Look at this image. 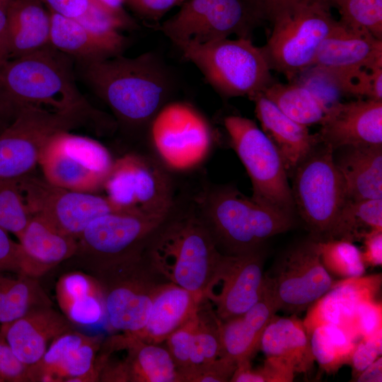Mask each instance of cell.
Segmentation results:
<instances>
[{
	"label": "cell",
	"mask_w": 382,
	"mask_h": 382,
	"mask_svg": "<svg viewBox=\"0 0 382 382\" xmlns=\"http://www.w3.org/2000/svg\"><path fill=\"white\" fill-rule=\"evenodd\" d=\"M79 63L86 81L126 129L149 127L174 91L171 73L151 52Z\"/></svg>",
	"instance_id": "cell-1"
},
{
	"label": "cell",
	"mask_w": 382,
	"mask_h": 382,
	"mask_svg": "<svg viewBox=\"0 0 382 382\" xmlns=\"http://www.w3.org/2000/svg\"><path fill=\"white\" fill-rule=\"evenodd\" d=\"M73 58L49 45L28 54L0 63V91L16 109L35 106L59 112L86 115L105 125L77 88Z\"/></svg>",
	"instance_id": "cell-2"
},
{
	"label": "cell",
	"mask_w": 382,
	"mask_h": 382,
	"mask_svg": "<svg viewBox=\"0 0 382 382\" xmlns=\"http://www.w3.org/2000/svg\"><path fill=\"white\" fill-rule=\"evenodd\" d=\"M145 251L170 282L202 296L221 255L193 199L186 203L175 200Z\"/></svg>",
	"instance_id": "cell-3"
},
{
	"label": "cell",
	"mask_w": 382,
	"mask_h": 382,
	"mask_svg": "<svg viewBox=\"0 0 382 382\" xmlns=\"http://www.w3.org/2000/svg\"><path fill=\"white\" fill-rule=\"evenodd\" d=\"M193 200L222 254L261 249L267 240L294 225L292 214L248 197L231 185H207Z\"/></svg>",
	"instance_id": "cell-4"
},
{
	"label": "cell",
	"mask_w": 382,
	"mask_h": 382,
	"mask_svg": "<svg viewBox=\"0 0 382 382\" xmlns=\"http://www.w3.org/2000/svg\"><path fill=\"white\" fill-rule=\"evenodd\" d=\"M174 45L224 97L250 100L274 82L260 48L252 39L227 37L204 43L185 40Z\"/></svg>",
	"instance_id": "cell-5"
},
{
	"label": "cell",
	"mask_w": 382,
	"mask_h": 382,
	"mask_svg": "<svg viewBox=\"0 0 382 382\" xmlns=\"http://www.w3.org/2000/svg\"><path fill=\"white\" fill-rule=\"evenodd\" d=\"M329 8L320 4H297L277 13L272 29L260 50L270 69L292 82L310 69L324 39L337 23Z\"/></svg>",
	"instance_id": "cell-6"
},
{
	"label": "cell",
	"mask_w": 382,
	"mask_h": 382,
	"mask_svg": "<svg viewBox=\"0 0 382 382\" xmlns=\"http://www.w3.org/2000/svg\"><path fill=\"white\" fill-rule=\"evenodd\" d=\"M95 277L103 291L109 327L129 334L143 329L156 296L171 282L153 265L145 248Z\"/></svg>",
	"instance_id": "cell-7"
},
{
	"label": "cell",
	"mask_w": 382,
	"mask_h": 382,
	"mask_svg": "<svg viewBox=\"0 0 382 382\" xmlns=\"http://www.w3.org/2000/svg\"><path fill=\"white\" fill-rule=\"evenodd\" d=\"M165 218L121 211L100 215L91 221L77 237L75 254L69 260L95 276L107 267L141 253Z\"/></svg>",
	"instance_id": "cell-8"
},
{
	"label": "cell",
	"mask_w": 382,
	"mask_h": 382,
	"mask_svg": "<svg viewBox=\"0 0 382 382\" xmlns=\"http://www.w3.org/2000/svg\"><path fill=\"white\" fill-rule=\"evenodd\" d=\"M100 124L78 112H59L35 106L19 109L0 133V180L17 179L33 173L50 139L60 132Z\"/></svg>",
	"instance_id": "cell-9"
},
{
	"label": "cell",
	"mask_w": 382,
	"mask_h": 382,
	"mask_svg": "<svg viewBox=\"0 0 382 382\" xmlns=\"http://www.w3.org/2000/svg\"><path fill=\"white\" fill-rule=\"evenodd\" d=\"M231 146L250 177L252 197L276 209L293 214L294 203L288 173L278 151L252 120L228 115L224 120Z\"/></svg>",
	"instance_id": "cell-10"
},
{
	"label": "cell",
	"mask_w": 382,
	"mask_h": 382,
	"mask_svg": "<svg viewBox=\"0 0 382 382\" xmlns=\"http://www.w3.org/2000/svg\"><path fill=\"white\" fill-rule=\"evenodd\" d=\"M316 148L294 171L291 188L294 207L313 239L323 240L345 203L347 195L333 158L334 150L326 145L318 151Z\"/></svg>",
	"instance_id": "cell-11"
},
{
	"label": "cell",
	"mask_w": 382,
	"mask_h": 382,
	"mask_svg": "<svg viewBox=\"0 0 382 382\" xmlns=\"http://www.w3.org/2000/svg\"><path fill=\"white\" fill-rule=\"evenodd\" d=\"M164 167L149 156L127 154L114 161L103 190L119 211L165 218L175 198Z\"/></svg>",
	"instance_id": "cell-12"
},
{
	"label": "cell",
	"mask_w": 382,
	"mask_h": 382,
	"mask_svg": "<svg viewBox=\"0 0 382 382\" xmlns=\"http://www.w3.org/2000/svg\"><path fill=\"white\" fill-rule=\"evenodd\" d=\"M114 161L97 140L64 131L50 139L38 165L42 177L54 185L97 193L103 189Z\"/></svg>",
	"instance_id": "cell-13"
},
{
	"label": "cell",
	"mask_w": 382,
	"mask_h": 382,
	"mask_svg": "<svg viewBox=\"0 0 382 382\" xmlns=\"http://www.w3.org/2000/svg\"><path fill=\"white\" fill-rule=\"evenodd\" d=\"M148 128L163 165L175 171L197 167L207 157L213 145L210 125L195 108L185 102H168Z\"/></svg>",
	"instance_id": "cell-14"
},
{
	"label": "cell",
	"mask_w": 382,
	"mask_h": 382,
	"mask_svg": "<svg viewBox=\"0 0 382 382\" xmlns=\"http://www.w3.org/2000/svg\"><path fill=\"white\" fill-rule=\"evenodd\" d=\"M262 22L248 0H187L158 29L174 44L204 43L232 35L252 39Z\"/></svg>",
	"instance_id": "cell-15"
},
{
	"label": "cell",
	"mask_w": 382,
	"mask_h": 382,
	"mask_svg": "<svg viewBox=\"0 0 382 382\" xmlns=\"http://www.w3.org/2000/svg\"><path fill=\"white\" fill-rule=\"evenodd\" d=\"M265 279L277 311L291 315L307 310L336 282L320 260L315 239L286 252Z\"/></svg>",
	"instance_id": "cell-16"
},
{
	"label": "cell",
	"mask_w": 382,
	"mask_h": 382,
	"mask_svg": "<svg viewBox=\"0 0 382 382\" xmlns=\"http://www.w3.org/2000/svg\"><path fill=\"white\" fill-rule=\"evenodd\" d=\"M18 180L32 216L75 239L96 217L119 211L105 195L59 187L33 173Z\"/></svg>",
	"instance_id": "cell-17"
},
{
	"label": "cell",
	"mask_w": 382,
	"mask_h": 382,
	"mask_svg": "<svg viewBox=\"0 0 382 382\" xmlns=\"http://www.w3.org/2000/svg\"><path fill=\"white\" fill-rule=\"evenodd\" d=\"M261 249L235 255L221 253L203 297L221 321L250 308L265 289Z\"/></svg>",
	"instance_id": "cell-18"
},
{
	"label": "cell",
	"mask_w": 382,
	"mask_h": 382,
	"mask_svg": "<svg viewBox=\"0 0 382 382\" xmlns=\"http://www.w3.org/2000/svg\"><path fill=\"white\" fill-rule=\"evenodd\" d=\"M108 340L125 353L115 359L102 351L104 364L99 381L183 382L181 374L170 352L161 344L146 342L122 332Z\"/></svg>",
	"instance_id": "cell-19"
},
{
	"label": "cell",
	"mask_w": 382,
	"mask_h": 382,
	"mask_svg": "<svg viewBox=\"0 0 382 382\" xmlns=\"http://www.w3.org/2000/svg\"><path fill=\"white\" fill-rule=\"evenodd\" d=\"M103 342L71 330L56 337L42 358L28 366L31 382H95L94 364Z\"/></svg>",
	"instance_id": "cell-20"
},
{
	"label": "cell",
	"mask_w": 382,
	"mask_h": 382,
	"mask_svg": "<svg viewBox=\"0 0 382 382\" xmlns=\"http://www.w3.org/2000/svg\"><path fill=\"white\" fill-rule=\"evenodd\" d=\"M320 125L317 134L320 144L333 150L382 145V100L336 101Z\"/></svg>",
	"instance_id": "cell-21"
},
{
	"label": "cell",
	"mask_w": 382,
	"mask_h": 382,
	"mask_svg": "<svg viewBox=\"0 0 382 382\" xmlns=\"http://www.w3.org/2000/svg\"><path fill=\"white\" fill-rule=\"evenodd\" d=\"M381 274L340 279L307 309L303 320L307 332L322 324H332L345 330L355 342L354 321L359 305L376 299Z\"/></svg>",
	"instance_id": "cell-22"
},
{
	"label": "cell",
	"mask_w": 382,
	"mask_h": 382,
	"mask_svg": "<svg viewBox=\"0 0 382 382\" xmlns=\"http://www.w3.org/2000/svg\"><path fill=\"white\" fill-rule=\"evenodd\" d=\"M382 67V40L339 21L320 45L313 66L317 71L374 70Z\"/></svg>",
	"instance_id": "cell-23"
},
{
	"label": "cell",
	"mask_w": 382,
	"mask_h": 382,
	"mask_svg": "<svg viewBox=\"0 0 382 382\" xmlns=\"http://www.w3.org/2000/svg\"><path fill=\"white\" fill-rule=\"evenodd\" d=\"M71 330V323L62 313L46 306L1 324L0 332L19 360L30 366L42 358L56 337Z\"/></svg>",
	"instance_id": "cell-24"
},
{
	"label": "cell",
	"mask_w": 382,
	"mask_h": 382,
	"mask_svg": "<svg viewBox=\"0 0 382 382\" xmlns=\"http://www.w3.org/2000/svg\"><path fill=\"white\" fill-rule=\"evenodd\" d=\"M261 129L280 154L287 173L296 167L320 144L316 134H311L308 127L285 115L262 93L251 99Z\"/></svg>",
	"instance_id": "cell-25"
},
{
	"label": "cell",
	"mask_w": 382,
	"mask_h": 382,
	"mask_svg": "<svg viewBox=\"0 0 382 382\" xmlns=\"http://www.w3.org/2000/svg\"><path fill=\"white\" fill-rule=\"evenodd\" d=\"M18 239L20 274L36 279L69 260L76 250V239L58 231L36 216L31 218Z\"/></svg>",
	"instance_id": "cell-26"
},
{
	"label": "cell",
	"mask_w": 382,
	"mask_h": 382,
	"mask_svg": "<svg viewBox=\"0 0 382 382\" xmlns=\"http://www.w3.org/2000/svg\"><path fill=\"white\" fill-rule=\"evenodd\" d=\"M277 310L266 285L260 299L245 312L221 321V356L236 363L250 360L259 350L262 334Z\"/></svg>",
	"instance_id": "cell-27"
},
{
	"label": "cell",
	"mask_w": 382,
	"mask_h": 382,
	"mask_svg": "<svg viewBox=\"0 0 382 382\" xmlns=\"http://www.w3.org/2000/svg\"><path fill=\"white\" fill-rule=\"evenodd\" d=\"M62 313L72 324L91 326L106 317L104 296L98 279L82 270L62 274L55 286Z\"/></svg>",
	"instance_id": "cell-28"
},
{
	"label": "cell",
	"mask_w": 382,
	"mask_h": 382,
	"mask_svg": "<svg viewBox=\"0 0 382 382\" xmlns=\"http://www.w3.org/2000/svg\"><path fill=\"white\" fill-rule=\"evenodd\" d=\"M203 298L173 282L167 283L156 296L145 326L131 335L149 343L165 342L195 313Z\"/></svg>",
	"instance_id": "cell-29"
},
{
	"label": "cell",
	"mask_w": 382,
	"mask_h": 382,
	"mask_svg": "<svg viewBox=\"0 0 382 382\" xmlns=\"http://www.w3.org/2000/svg\"><path fill=\"white\" fill-rule=\"evenodd\" d=\"M259 349L266 357L281 359L296 374H307L315 361L303 320L295 314L290 317L275 314L262 334Z\"/></svg>",
	"instance_id": "cell-30"
},
{
	"label": "cell",
	"mask_w": 382,
	"mask_h": 382,
	"mask_svg": "<svg viewBox=\"0 0 382 382\" xmlns=\"http://www.w3.org/2000/svg\"><path fill=\"white\" fill-rule=\"evenodd\" d=\"M7 13L8 59L28 54L50 45V13L40 0H13Z\"/></svg>",
	"instance_id": "cell-31"
},
{
	"label": "cell",
	"mask_w": 382,
	"mask_h": 382,
	"mask_svg": "<svg viewBox=\"0 0 382 382\" xmlns=\"http://www.w3.org/2000/svg\"><path fill=\"white\" fill-rule=\"evenodd\" d=\"M50 44L59 51L88 62L121 54L125 45L105 39L86 28L75 18L50 11Z\"/></svg>",
	"instance_id": "cell-32"
},
{
	"label": "cell",
	"mask_w": 382,
	"mask_h": 382,
	"mask_svg": "<svg viewBox=\"0 0 382 382\" xmlns=\"http://www.w3.org/2000/svg\"><path fill=\"white\" fill-rule=\"evenodd\" d=\"M335 162L352 200L382 199V145L348 148Z\"/></svg>",
	"instance_id": "cell-33"
},
{
	"label": "cell",
	"mask_w": 382,
	"mask_h": 382,
	"mask_svg": "<svg viewBox=\"0 0 382 382\" xmlns=\"http://www.w3.org/2000/svg\"><path fill=\"white\" fill-rule=\"evenodd\" d=\"M262 94L285 115L306 127L320 125L329 105L304 83L273 82Z\"/></svg>",
	"instance_id": "cell-34"
},
{
	"label": "cell",
	"mask_w": 382,
	"mask_h": 382,
	"mask_svg": "<svg viewBox=\"0 0 382 382\" xmlns=\"http://www.w3.org/2000/svg\"><path fill=\"white\" fill-rule=\"evenodd\" d=\"M0 272V323L12 322L30 311L52 302L36 278L22 274L16 277Z\"/></svg>",
	"instance_id": "cell-35"
},
{
	"label": "cell",
	"mask_w": 382,
	"mask_h": 382,
	"mask_svg": "<svg viewBox=\"0 0 382 382\" xmlns=\"http://www.w3.org/2000/svg\"><path fill=\"white\" fill-rule=\"evenodd\" d=\"M372 231H382V199H347L323 240L360 241Z\"/></svg>",
	"instance_id": "cell-36"
},
{
	"label": "cell",
	"mask_w": 382,
	"mask_h": 382,
	"mask_svg": "<svg viewBox=\"0 0 382 382\" xmlns=\"http://www.w3.org/2000/svg\"><path fill=\"white\" fill-rule=\"evenodd\" d=\"M315 361L326 373L335 374L349 364L357 342L338 326L322 324L308 332Z\"/></svg>",
	"instance_id": "cell-37"
},
{
	"label": "cell",
	"mask_w": 382,
	"mask_h": 382,
	"mask_svg": "<svg viewBox=\"0 0 382 382\" xmlns=\"http://www.w3.org/2000/svg\"><path fill=\"white\" fill-rule=\"evenodd\" d=\"M221 320L209 302L203 298L195 314V323L191 337L190 364L187 370L213 361L221 354ZM183 379V378H182Z\"/></svg>",
	"instance_id": "cell-38"
},
{
	"label": "cell",
	"mask_w": 382,
	"mask_h": 382,
	"mask_svg": "<svg viewBox=\"0 0 382 382\" xmlns=\"http://www.w3.org/2000/svg\"><path fill=\"white\" fill-rule=\"evenodd\" d=\"M320 260L332 276L346 279L363 276L366 265L361 250L345 240H316Z\"/></svg>",
	"instance_id": "cell-39"
},
{
	"label": "cell",
	"mask_w": 382,
	"mask_h": 382,
	"mask_svg": "<svg viewBox=\"0 0 382 382\" xmlns=\"http://www.w3.org/2000/svg\"><path fill=\"white\" fill-rule=\"evenodd\" d=\"M315 73L323 76L338 92L382 100V67L374 70H315Z\"/></svg>",
	"instance_id": "cell-40"
},
{
	"label": "cell",
	"mask_w": 382,
	"mask_h": 382,
	"mask_svg": "<svg viewBox=\"0 0 382 382\" xmlns=\"http://www.w3.org/2000/svg\"><path fill=\"white\" fill-rule=\"evenodd\" d=\"M33 217L18 180H0V227L18 238Z\"/></svg>",
	"instance_id": "cell-41"
},
{
	"label": "cell",
	"mask_w": 382,
	"mask_h": 382,
	"mask_svg": "<svg viewBox=\"0 0 382 382\" xmlns=\"http://www.w3.org/2000/svg\"><path fill=\"white\" fill-rule=\"evenodd\" d=\"M337 8L341 23L382 40V0H341Z\"/></svg>",
	"instance_id": "cell-42"
},
{
	"label": "cell",
	"mask_w": 382,
	"mask_h": 382,
	"mask_svg": "<svg viewBox=\"0 0 382 382\" xmlns=\"http://www.w3.org/2000/svg\"><path fill=\"white\" fill-rule=\"evenodd\" d=\"M296 373L285 362L275 357H266L263 364L253 368L250 360L237 363L231 382H291Z\"/></svg>",
	"instance_id": "cell-43"
},
{
	"label": "cell",
	"mask_w": 382,
	"mask_h": 382,
	"mask_svg": "<svg viewBox=\"0 0 382 382\" xmlns=\"http://www.w3.org/2000/svg\"><path fill=\"white\" fill-rule=\"evenodd\" d=\"M233 359L221 356L212 362L183 374V382H227L236 368Z\"/></svg>",
	"instance_id": "cell-44"
},
{
	"label": "cell",
	"mask_w": 382,
	"mask_h": 382,
	"mask_svg": "<svg viewBox=\"0 0 382 382\" xmlns=\"http://www.w3.org/2000/svg\"><path fill=\"white\" fill-rule=\"evenodd\" d=\"M382 330L372 335L362 337L355 344L350 364L352 381L381 355Z\"/></svg>",
	"instance_id": "cell-45"
},
{
	"label": "cell",
	"mask_w": 382,
	"mask_h": 382,
	"mask_svg": "<svg viewBox=\"0 0 382 382\" xmlns=\"http://www.w3.org/2000/svg\"><path fill=\"white\" fill-rule=\"evenodd\" d=\"M382 330V304L376 299L361 303L354 321V335L358 341L362 337L374 335Z\"/></svg>",
	"instance_id": "cell-46"
},
{
	"label": "cell",
	"mask_w": 382,
	"mask_h": 382,
	"mask_svg": "<svg viewBox=\"0 0 382 382\" xmlns=\"http://www.w3.org/2000/svg\"><path fill=\"white\" fill-rule=\"evenodd\" d=\"M28 371L0 332V382H28Z\"/></svg>",
	"instance_id": "cell-47"
},
{
	"label": "cell",
	"mask_w": 382,
	"mask_h": 382,
	"mask_svg": "<svg viewBox=\"0 0 382 382\" xmlns=\"http://www.w3.org/2000/svg\"><path fill=\"white\" fill-rule=\"evenodd\" d=\"M262 21H270L280 11L297 4H320L337 7L341 0H248Z\"/></svg>",
	"instance_id": "cell-48"
},
{
	"label": "cell",
	"mask_w": 382,
	"mask_h": 382,
	"mask_svg": "<svg viewBox=\"0 0 382 382\" xmlns=\"http://www.w3.org/2000/svg\"><path fill=\"white\" fill-rule=\"evenodd\" d=\"M21 248L8 232L0 227V272H11L20 274Z\"/></svg>",
	"instance_id": "cell-49"
},
{
	"label": "cell",
	"mask_w": 382,
	"mask_h": 382,
	"mask_svg": "<svg viewBox=\"0 0 382 382\" xmlns=\"http://www.w3.org/2000/svg\"><path fill=\"white\" fill-rule=\"evenodd\" d=\"M185 0H127L134 10L142 18L158 21L168 11L182 5Z\"/></svg>",
	"instance_id": "cell-50"
},
{
	"label": "cell",
	"mask_w": 382,
	"mask_h": 382,
	"mask_svg": "<svg viewBox=\"0 0 382 382\" xmlns=\"http://www.w3.org/2000/svg\"><path fill=\"white\" fill-rule=\"evenodd\" d=\"M361 241L364 243L361 254L366 267L381 266L382 265V231H372L366 233Z\"/></svg>",
	"instance_id": "cell-51"
},
{
	"label": "cell",
	"mask_w": 382,
	"mask_h": 382,
	"mask_svg": "<svg viewBox=\"0 0 382 382\" xmlns=\"http://www.w3.org/2000/svg\"><path fill=\"white\" fill-rule=\"evenodd\" d=\"M49 11L71 18H77L87 10L90 0H40Z\"/></svg>",
	"instance_id": "cell-52"
},
{
	"label": "cell",
	"mask_w": 382,
	"mask_h": 382,
	"mask_svg": "<svg viewBox=\"0 0 382 382\" xmlns=\"http://www.w3.org/2000/svg\"><path fill=\"white\" fill-rule=\"evenodd\" d=\"M8 8L0 5V63L9 58Z\"/></svg>",
	"instance_id": "cell-53"
},
{
	"label": "cell",
	"mask_w": 382,
	"mask_h": 382,
	"mask_svg": "<svg viewBox=\"0 0 382 382\" xmlns=\"http://www.w3.org/2000/svg\"><path fill=\"white\" fill-rule=\"evenodd\" d=\"M357 382H381L382 381V358L378 357L375 361L365 369L357 378Z\"/></svg>",
	"instance_id": "cell-54"
},
{
	"label": "cell",
	"mask_w": 382,
	"mask_h": 382,
	"mask_svg": "<svg viewBox=\"0 0 382 382\" xmlns=\"http://www.w3.org/2000/svg\"><path fill=\"white\" fill-rule=\"evenodd\" d=\"M0 91V133L12 122L18 111Z\"/></svg>",
	"instance_id": "cell-55"
},
{
	"label": "cell",
	"mask_w": 382,
	"mask_h": 382,
	"mask_svg": "<svg viewBox=\"0 0 382 382\" xmlns=\"http://www.w3.org/2000/svg\"><path fill=\"white\" fill-rule=\"evenodd\" d=\"M105 8L117 13L125 12L123 9V5L127 2V0H92Z\"/></svg>",
	"instance_id": "cell-56"
},
{
	"label": "cell",
	"mask_w": 382,
	"mask_h": 382,
	"mask_svg": "<svg viewBox=\"0 0 382 382\" xmlns=\"http://www.w3.org/2000/svg\"><path fill=\"white\" fill-rule=\"evenodd\" d=\"M13 0H0V5L8 7Z\"/></svg>",
	"instance_id": "cell-57"
}]
</instances>
